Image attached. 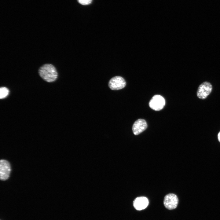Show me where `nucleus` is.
<instances>
[{"instance_id": "f257e3e1", "label": "nucleus", "mask_w": 220, "mask_h": 220, "mask_svg": "<svg viewBox=\"0 0 220 220\" xmlns=\"http://www.w3.org/2000/svg\"><path fill=\"white\" fill-rule=\"evenodd\" d=\"M38 72L41 77L48 82L54 81L58 76L55 68L50 64H46L42 65L39 68Z\"/></svg>"}, {"instance_id": "f03ea898", "label": "nucleus", "mask_w": 220, "mask_h": 220, "mask_svg": "<svg viewBox=\"0 0 220 220\" xmlns=\"http://www.w3.org/2000/svg\"><path fill=\"white\" fill-rule=\"evenodd\" d=\"M165 104L164 98L161 96L156 95L154 96L150 100L149 107L153 110L158 111L162 109Z\"/></svg>"}, {"instance_id": "7ed1b4c3", "label": "nucleus", "mask_w": 220, "mask_h": 220, "mask_svg": "<svg viewBox=\"0 0 220 220\" xmlns=\"http://www.w3.org/2000/svg\"><path fill=\"white\" fill-rule=\"evenodd\" d=\"M211 84L208 82H205L201 84L198 88L197 92L198 97L204 99L207 98L212 90Z\"/></svg>"}, {"instance_id": "20e7f679", "label": "nucleus", "mask_w": 220, "mask_h": 220, "mask_svg": "<svg viewBox=\"0 0 220 220\" xmlns=\"http://www.w3.org/2000/svg\"><path fill=\"white\" fill-rule=\"evenodd\" d=\"M178 199L177 196L173 193H169L164 197L163 204L165 207L169 210L176 208L178 205Z\"/></svg>"}, {"instance_id": "39448f33", "label": "nucleus", "mask_w": 220, "mask_h": 220, "mask_svg": "<svg viewBox=\"0 0 220 220\" xmlns=\"http://www.w3.org/2000/svg\"><path fill=\"white\" fill-rule=\"evenodd\" d=\"M126 82L124 79L120 76H115L111 78L108 82L110 88L113 90L121 89L125 87Z\"/></svg>"}, {"instance_id": "423d86ee", "label": "nucleus", "mask_w": 220, "mask_h": 220, "mask_svg": "<svg viewBox=\"0 0 220 220\" xmlns=\"http://www.w3.org/2000/svg\"><path fill=\"white\" fill-rule=\"evenodd\" d=\"M11 167L9 162L5 160L0 161V178L1 180L7 179L10 175Z\"/></svg>"}, {"instance_id": "0eeeda50", "label": "nucleus", "mask_w": 220, "mask_h": 220, "mask_svg": "<svg viewBox=\"0 0 220 220\" xmlns=\"http://www.w3.org/2000/svg\"><path fill=\"white\" fill-rule=\"evenodd\" d=\"M147 127V123L145 120L139 119L135 122L133 125V133L134 135H138L145 130Z\"/></svg>"}, {"instance_id": "6e6552de", "label": "nucleus", "mask_w": 220, "mask_h": 220, "mask_svg": "<svg viewBox=\"0 0 220 220\" xmlns=\"http://www.w3.org/2000/svg\"><path fill=\"white\" fill-rule=\"evenodd\" d=\"M149 202L148 199L144 196L136 198L133 202V206L137 210H141L145 209L148 206Z\"/></svg>"}, {"instance_id": "1a4fd4ad", "label": "nucleus", "mask_w": 220, "mask_h": 220, "mask_svg": "<svg viewBox=\"0 0 220 220\" xmlns=\"http://www.w3.org/2000/svg\"><path fill=\"white\" fill-rule=\"evenodd\" d=\"M9 91L8 88L2 87L0 89V98L1 99L6 97L9 94Z\"/></svg>"}, {"instance_id": "9d476101", "label": "nucleus", "mask_w": 220, "mask_h": 220, "mask_svg": "<svg viewBox=\"0 0 220 220\" xmlns=\"http://www.w3.org/2000/svg\"><path fill=\"white\" fill-rule=\"evenodd\" d=\"M92 0H78V2L81 4L83 5H88L90 4Z\"/></svg>"}, {"instance_id": "9b49d317", "label": "nucleus", "mask_w": 220, "mask_h": 220, "mask_svg": "<svg viewBox=\"0 0 220 220\" xmlns=\"http://www.w3.org/2000/svg\"><path fill=\"white\" fill-rule=\"evenodd\" d=\"M218 140L220 142V131L218 134Z\"/></svg>"}]
</instances>
